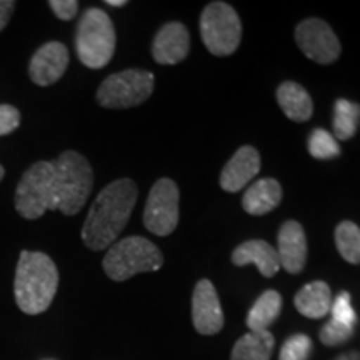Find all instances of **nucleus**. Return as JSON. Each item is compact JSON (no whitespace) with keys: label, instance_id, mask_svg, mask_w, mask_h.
Instances as JSON below:
<instances>
[{"label":"nucleus","instance_id":"obj_16","mask_svg":"<svg viewBox=\"0 0 360 360\" xmlns=\"http://www.w3.org/2000/svg\"><path fill=\"white\" fill-rule=\"evenodd\" d=\"M282 200V187L276 179H260L247 188L242 207L250 215H264L274 210Z\"/></svg>","mask_w":360,"mask_h":360},{"label":"nucleus","instance_id":"obj_30","mask_svg":"<svg viewBox=\"0 0 360 360\" xmlns=\"http://www.w3.org/2000/svg\"><path fill=\"white\" fill-rule=\"evenodd\" d=\"M334 360H360V354L357 350H350V352L340 354L339 357H335Z\"/></svg>","mask_w":360,"mask_h":360},{"label":"nucleus","instance_id":"obj_2","mask_svg":"<svg viewBox=\"0 0 360 360\" xmlns=\"http://www.w3.org/2000/svg\"><path fill=\"white\" fill-rule=\"evenodd\" d=\"M134 180L119 179L103 187L90 207L82 227V240L90 250H105L122 233L137 204Z\"/></svg>","mask_w":360,"mask_h":360},{"label":"nucleus","instance_id":"obj_23","mask_svg":"<svg viewBox=\"0 0 360 360\" xmlns=\"http://www.w3.org/2000/svg\"><path fill=\"white\" fill-rule=\"evenodd\" d=\"M309 152L314 159L330 160L340 155V146L326 129H315L309 137Z\"/></svg>","mask_w":360,"mask_h":360},{"label":"nucleus","instance_id":"obj_24","mask_svg":"<svg viewBox=\"0 0 360 360\" xmlns=\"http://www.w3.org/2000/svg\"><path fill=\"white\" fill-rule=\"evenodd\" d=\"M312 352V340L305 334H295L282 345L278 360H307Z\"/></svg>","mask_w":360,"mask_h":360},{"label":"nucleus","instance_id":"obj_17","mask_svg":"<svg viewBox=\"0 0 360 360\" xmlns=\"http://www.w3.org/2000/svg\"><path fill=\"white\" fill-rule=\"evenodd\" d=\"M295 309L304 317L322 319L330 312L332 307V292L326 282L315 281L304 285L297 292L294 299Z\"/></svg>","mask_w":360,"mask_h":360},{"label":"nucleus","instance_id":"obj_10","mask_svg":"<svg viewBox=\"0 0 360 360\" xmlns=\"http://www.w3.org/2000/svg\"><path fill=\"white\" fill-rule=\"evenodd\" d=\"M192 321L202 335L219 334L224 327V312L214 283L207 278L197 282L192 297Z\"/></svg>","mask_w":360,"mask_h":360},{"label":"nucleus","instance_id":"obj_28","mask_svg":"<svg viewBox=\"0 0 360 360\" xmlns=\"http://www.w3.org/2000/svg\"><path fill=\"white\" fill-rule=\"evenodd\" d=\"M49 7L60 20H72L79 12L77 0H51Z\"/></svg>","mask_w":360,"mask_h":360},{"label":"nucleus","instance_id":"obj_1","mask_svg":"<svg viewBox=\"0 0 360 360\" xmlns=\"http://www.w3.org/2000/svg\"><path fill=\"white\" fill-rule=\"evenodd\" d=\"M94 188L90 162L75 150L56 160H40L22 174L15 188V210L27 220H37L47 210L75 215L82 210Z\"/></svg>","mask_w":360,"mask_h":360},{"label":"nucleus","instance_id":"obj_25","mask_svg":"<svg viewBox=\"0 0 360 360\" xmlns=\"http://www.w3.org/2000/svg\"><path fill=\"white\" fill-rule=\"evenodd\" d=\"M332 321L344 323V326L354 327L357 323V314L352 307V299H350L349 292H340L335 299H332L330 312Z\"/></svg>","mask_w":360,"mask_h":360},{"label":"nucleus","instance_id":"obj_22","mask_svg":"<svg viewBox=\"0 0 360 360\" xmlns=\"http://www.w3.org/2000/svg\"><path fill=\"white\" fill-rule=\"evenodd\" d=\"M335 244L339 254L349 264H360V227L357 224L344 220L335 229Z\"/></svg>","mask_w":360,"mask_h":360},{"label":"nucleus","instance_id":"obj_20","mask_svg":"<svg viewBox=\"0 0 360 360\" xmlns=\"http://www.w3.org/2000/svg\"><path fill=\"white\" fill-rule=\"evenodd\" d=\"M282 310V297L276 290H267L255 300L247 315V327L250 332L267 330Z\"/></svg>","mask_w":360,"mask_h":360},{"label":"nucleus","instance_id":"obj_32","mask_svg":"<svg viewBox=\"0 0 360 360\" xmlns=\"http://www.w3.org/2000/svg\"><path fill=\"white\" fill-rule=\"evenodd\" d=\"M4 175H6V169H4V167H2V165H0V182H2Z\"/></svg>","mask_w":360,"mask_h":360},{"label":"nucleus","instance_id":"obj_31","mask_svg":"<svg viewBox=\"0 0 360 360\" xmlns=\"http://www.w3.org/2000/svg\"><path fill=\"white\" fill-rule=\"evenodd\" d=\"M105 4L110 7H124L127 2H125V0H107Z\"/></svg>","mask_w":360,"mask_h":360},{"label":"nucleus","instance_id":"obj_7","mask_svg":"<svg viewBox=\"0 0 360 360\" xmlns=\"http://www.w3.org/2000/svg\"><path fill=\"white\" fill-rule=\"evenodd\" d=\"M200 35L214 56H231L238 49L242 24L233 7L225 2H212L200 15Z\"/></svg>","mask_w":360,"mask_h":360},{"label":"nucleus","instance_id":"obj_4","mask_svg":"<svg viewBox=\"0 0 360 360\" xmlns=\"http://www.w3.org/2000/svg\"><path fill=\"white\" fill-rule=\"evenodd\" d=\"M115 27L105 11L90 7L80 17L75 34V51L79 60L89 69H102L115 52Z\"/></svg>","mask_w":360,"mask_h":360},{"label":"nucleus","instance_id":"obj_8","mask_svg":"<svg viewBox=\"0 0 360 360\" xmlns=\"http://www.w3.org/2000/svg\"><path fill=\"white\" fill-rule=\"evenodd\" d=\"M179 224V187L174 180L159 179L150 188L146 209L143 225L150 233L167 237L177 229Z\"/></svg>","mask_w":360,"mask_h":360},{"label":"nucleus","instance_id":"obj_12","mask_svg":"<svg viewBox=\"0 0 360 360\" xmlns=\"http://www.w3.org/2000/svg\"><path fill=\"white\" fill-rule=\"evenodd\" d=\"M191 47V35L187 27L180 22H169L157 32L152 44V56L157 64L174 65L187 57Z\"/></svg>","mask_w":360,"mask_h":360},{"label":"nucleus","instance_id":"obj_18","mask_svg":"<svg viewBox=\"0 0 360 360\" xmlns=\"http://www.w3.org/2000/svg\"><path fill=\"white\" fill-rule=\"evenodd\" d=\"M277 102L283 114L294 122H305L312 117L314 103L309 92L297 82H283L277 89Z\"/></svg>","mask_w":360,"mask_h":360},{"label":"nucleus","instance_id":"obj_15","mask_svg":"<svg viewBox=\"0 0 360 360\" xmlns=\"http://www.w3.org/2000/svg\"><path fill=\"white\" fill-rule=\"evenodd\" d=\"M232 262L244 267V265L254 264L264 277H274L281 269V260H278L276 247H272L265 240H247L233 250Z\"/></svg>","mask_w":360,"mask_h":360},{"label":"nucleus","instance_id":"obj_14","mask_svg":"<svg viewBox=\"0 0 360 360\" xmlns=\"http://www.w3.org/2000/svg\"><path fill=\"white\" fill-rule=\"evenodd\" d=\"M260 172V155L257 148L244 146L233 154L231 160L225 164L220 174V187L225 192L242 191L252 179L257 177Z\"/></svg>","mask_w":360,"mask_h":360},{"label":"nucleus","instance_id":"obj_9","mask_svg":"<svg viewBox=\"0 0 360 360\" xmlns=\"http://www.w3.org/2000/svg\"><path fill=\"white\" fill-rule=\"evenodd\" d=\"M295 40L310 60L328 65L340 57L342 47L332 27L321 19H305L297 25Z\"/></svg>","mask_w":360,"mask_h":360},{"label":"nucleus","instance_id":"obj_29","mask_svg":"<svg viewBox=\"0 0 360 360\" xmlns=\"http://www.w3.org/2000/svg\"><path fill=\"white\" fill-rule=\"evenodd\" d=\"M15 7L17 4L13 0H0V32L7 27Z\"/></svg>","mask_w":360,"mask_h":360},{"label":"nucleus","instance_id":"obj_27","mask_svg":"<svg viewBox=\"0 0 360 360\" xmlns=\"http://www.w3.org/2000/svg\"><path fill=\"white\" fill-rule=\"evenodd\" d=\"M20 125V110L11 103H0V137L15 132Z\"/></svg>","mask_w":360,"mask_h":360},{"label":"nucleus","instance_id":"obj_5","mask_svg":"<svg viewBox=\"0 0 360 360\" xmlns=\"http://www.w3.org/2000/svg\"><path fill=\"white\" fill-rule=\"evenodd\" d=\"M102 265L107 277L124 282L137 274L159 270L164 265V255L148 238L134 236L110 245Z\"/></svg>","mask_w":360,"mask_h":360},{"label":"nucleus","instance_id":"obj_19","mask_svg":"<svg viewBox=\"0 0 360 360\" xmlns=\"http://www.w3.org/2000/svg\"><path fill=\"white\" fill-rule=\"evenodd\" d=\"M276 339L269 330L249 332L236 342L231 360H270Z\"/></svg>","mask_w":360,"mask_h":360},{"label":"nucleus","instance_id":"obj_13","mask_svg":"<svg viewBox=\"0 0 360 360\" xmlns=\"http://www.w3.org/2000/svg\"><path fill=\"white\" fill-rule=\"evenodd\" d=\"M277 255L281 267L289 274H300L307 262V238L304 227L295 220H289L281 227L277 238Z\"/></svg>","mask_w":360,"mask_h":360},{"label":"nucleus","instance_id":"obj_11","mask_svg":"<svg viewBox=\"0 0 360 360\" xmlns=\"http://www.w3.org/2000/svg\"><path fill=\"white\" fill-rule=\"evenodd\" d=\"M69 67V51L62 42H47L30 58L29 77L35 85L49 87L64 77Z\"/></svg>","mask_w":360,"mask_h":360},{"label":"nucleus","instance_id":"obj_26","mask_svg":"<svg viewBox=\"0 0 360 360\" xmlns=\"http://www.w3.org/2000/svg\"><path fill=\"white\" fill-rule=\"evenodd\" d=\"M352 335L354 327L344 326V323L332 321V319L319 332L321 342L323 345H327V347H337V345L345 344Z\"/></svg>","mask_w":360,"mask_h":360},{"label":"nucleus","instance_id":"obj_3","mask_svg":"<svg viewBox=\"0 0 360 360\" xmlns=\"http://www.w3.org/2000/svg\"><path fill=\"white\" fill-rule=\"evenodd\" d=\"M58 289V270L44 252L22 250L17 262L13 295L27 315H39L51 307Z\"/></svg>","mask_w":360,"mask_h":360},{"label":"nucleus","instance_id":"obj_6","mask_svg":"<svg viewBox=\"0 0 360 360\" xmlns=\"http://www.w3.org/2000/svg\"><path fill=\"white\" fill-rule=\"evenodd\" d=\"M155 77L143 69H129L112 74L97 90V102L105 109H130L147 101L154 92Z\"/></svg>","mask_w":360,"mask_h":360},{"label":"nucleus","instance_id":"obj_21","mask_svg":"<svg viewBox=\"0 0 360 360\" xmlns=\"http://www.w3.org/2000/svg\"><path fill=\"white\" fill-rule=\"evenodd\" d=\"M360 122V105L350 102L347 98H339L334 105V137L337 141H349L359 129Z\"/></svg>","mask_w":360,"mask_h":360}]
</instances>
